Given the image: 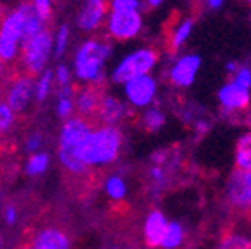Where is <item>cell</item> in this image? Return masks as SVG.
<instances>
[{
    "label": "cell",
    "mask_w": 251,
    "mask_h": 249,
    "mask_svg": "<svg viewBox=\"0 0 251 249\" xmlns=\"http://www.w3.org/2000/svg\"><path fill=\"white\" fill-rule=\"evenodd\" d=\"M124 145V136L119 127L115 125H100L96 124L89 136L82 141L77 150V159L93 168H106L119 159Z\"/></svg>",
    "instance_id": "1"
},
{
    "label": "cell",
    "mask_w": 251,
    "mask_h": 249,
    "mask_svg": "<svg viewBox=\"0 0 251 249\" xmlns=\"http://www.w3.org/2000/svg\"><path fill=\"white\" fill-rule=\"evenodd\" d=\"M112 54V44L105 39H89L78 46L74 56V74L84 86L103 87L105 66Z\"/></svg>",
    "instance_id": "2"
},
{
    "label": "cell",
    "mask_w": 251,
    "mask_h": 249,
    "mask_svg": "<svg viewBox=\"0 0 251 249\" xmlns=\"http://www.w3.org/2000/svg\"><path fill=\"white\" fill-rule=\"evenodd\" d=\"M52 42H54V37H52L49 28L25 40L21 44L20 59H18L21 72L30 75V77L42 74L52 56Z\"/></svg>",
    "instance_id": "3"
},
{
    "label": "cell",
    "mask_w": 251,
    "mask_h": 249,
    "mask_svg": "<svg viewBox=\"0 0 251 249\" xmlns=\"http://www.w3.org/2000/svg\"><path fill=\"white\" fill-rule=\"evenodd\" d=\"M25 39L23 12L20 5L5 12L0 21V61L12 66L20 59L21 44Z\"/></svg>",
    "instance_id": "4"
},
{
    "label": "cell",
    "mask_w": 251,
    "mask_h": 249,
    "mask_svg": "<svg viewBox=\"0 0 251 249\" xmlns=\"http://www.w3.org/2000/svg\"><path fill=\"white\" fill-rule=\"evenodd\" d=\"M227 206L235 222L251 220V171L235 169L227 181Z\"/></svg>",
    "instance_id": "5"
},
{
    "label": "cell",
    "mask_w": 251,
    "mask_h": 249,
    "mask_svg": "<svg viewBox=\"0 0 251 249\" xmlns=\"http://www.w3.org/2000/svg\"><path fill=\"white\" fill-rule=\"evenodd\" d=\"M33 91H35V80L30 75L11 74L2 84V100L11 106L12 112L18 113L26 112L28 105L33 101Z\"/></svg>",
    "instance_id": "6"
},
{
    "label": "cell",
    "mask_w": 251,
    "mask_h": 249,
    "mask_svg": "<svg viewBox=\"0 0 251 249\" xmlns=\"http://www.w3.org/2000/svg\"><path fill=\"white\" fill-rule=\"evenodd\" d=\"M159 61V52L153 47H145V49H138V51L131 52L129 56H126L117 68L112 74V80L117 84H126L127 80L140 75H147L153 66Z\"/></svg>",
    "instance_id": "7"
},
{
    "label": "cell",
    "mask_w": 251,
    "mask_h": 249,
    "mask_svg": "<svg viewBox=\"0 0 251 249\" xmlns=\"http://www.w3.org/2000/svg\"><path fill=\"white\" fill-rule=\"evenodd\" d=\"M141 14L138 11H110L106 30L114 40H129L141 31Z\"/></svg>",
    "instance_id": "8"
},
{
    "label": "cell",
    "mask_w": 251,
    "mask_h": 249,
    "mask_svg": "<svg viewBox=\"0 0 251 249\" xmlns=\"http://www.w3.org/2000/svg\"><path fill=\"white\" fill-rule=\"evenodd\" d=\"M28 246L30 249H72V237L65 226L49 223L33 230Z\"/></svg>",
    "instance_id": "9"
},
{
    "label": "cell",
    "mask_w": 251,
    "mask_h": 249,
    "mask_svg": "<svg viewBox=\"0 0 251 249\" xmlns=\"http://www.w3.org/2000/svg\"><path fill=\"white\" fill-rule=\"evenodd\" d=\"M103 89L96 86H82V87H75L74 93V106L75 113L78 117L86 119L96 124V115H98L100 103H101L103 98Z\"/></svg>",
    "instance_id": "10"
},
{
    "label": "cell",
    "mask_w": 251,
    "mask_h": 249,
    "mask_svg": "<svg viewBox=\"0 0 251 249\" xmlns=\"http://www.w3.org/2000/svg\"><path fill=\"white\" fill-rule=\"evenodd\" d=\"M157 84L149 74L134 77L126 82V96L134 106H147L153 101Z\"/></svg>",
    "instance_id": "11"
},
{
    "label": "cell",
    "mask_w": 251,
    "mask_h": 249,
    "mask_svg": "<svg viewBox=\"0 0 251 249\" xmlns=\"http://www.w3.org/2000/svg\"><path fill=\"white\" fill-rule=\"evenodd\" d=\"M192 30V20H181L180 12H173L164 26V46L166 51L175 54L185 42Z\"/></svg>",
    "instance_id": "12"
},
{
    "label": "cell",
    "mask_w": 251,
    "mask_h": 249,
    "mask_svg": "<svg viewBox=\"0 0 251 249\" xmlns=\"http://www.w3.org/2000/svg\"><path fill=\"white\" fill-rule=\"evenodd\" d=\"M108 12L106 0H84V5L77 16V26L84 31H93L105 21Z\"/></svg>",
    "instance_id": "13"
},
{
    "label": "cell",
    "mask_w": 251,
    "mask_h": 249,
    "mask_svg": "<svg viewBox=\"0 0 251 249\" xmlns=\"http://www.w3.org/2000/svg\"><path fill=\"white\" fill-rule=\"evenodd\" d=\"M127 115H129V110L126 108V105L121 100L110 96V94H103L98 115H96V124L115 125L117 127V124H121Z\"/></svg>",
    "instance_id": "14"
},
{
    "label": "cell",
    "mask_w": 251,
    "mask_h": 249,
    "mask_svg": "<svg viewBox=\"0 0 251 249\" xmlns=\"http://www.w3.org/2000/svg\"><path fill=\"white\" fill-rule=\"evenodd\" d=\"M168 230V222H166L164 214L159 209H153L149 213L145 218V225H143V239H145V246L149 249L161 248V242L166 235Z\"/></svg>",
    "instance_id": "15"
},
{
    "label": "cell",
    "mask_w": 251,
    "mask_h": 249,
    "mask_svg": "<svg viewBox=\"0 0 251 249\" xmlns=\"http://www.w3.org/2000/svg\"><path fill=\"white\" fill-rule=\"evenodd\" d=\"M199 63L201 59L197 56H185V58H181L176 65L173 66L171 75H169L171 82L175 86H190L194 77H196L197 68H199Z\"/></svg>",
    "instance_id": "16"
},
{
    "label": "cell",
    "mask_w": 251,
    "mask_h": 249,
    "mask_svg": "<svg viewBox=\"0 0 251 249\" xmlns=\"http://www.w3.org/2000/svg\"><path fill=\"white\" fill-rule=\"evenodd\" d=\"M220 101L227 110H246L250 106V93L232 82L220 91Z\"/></svg>",
    "instance_id": "17"
},
{
    "label": "cell",
    "mask_w": 251,
    "mask_h": 249,
    "mask_svg": "<svg viewBox=\"0 0 251 249\" xmlns=\"http://www.w3.org/2000/svg\"><path fill=\"white\" fill-rule=\"evenodd\" d=\"M218 249H251V239L237 230L235 222H228L222 232Z\"/></svg>",
    "instance_id": "18"
},
{
    "label": "cell",
    "mask_w": 251,
    "mask_h": 249,
    "mask_svg": "<svg viewBox=\"0 0 251 249\" xmlns=\"http://www.w3.org/2000/svg\"><path fill=\"white\" fill-rule=\"evenodd\" d=\"M74 93L75 86L59 87L58 89V100H56V115L61 121H68L75 115L74 106Z\"/></svg>",
    "instance_id": "19"
},
{
    "label": "cell",
    "mask_w": 251,
    "mask_h": 249,
    "mask_svg": "<svg viewBox=\"0 0 251 249\" xmlns=\"http://www.w3.org/2000/svg\"><path fill=\"white\" fill-rule=\"evenodd\" d=\"M185 230L180 223H168V230L161 242V249H185Z\"/></svg>",
    "instance_id": "20"
},
{
    "label": "cell",
    "mask_w": 251,
    "mask_h": 249,
    "mask_svg": "<svg viewBox=\"0 0 251 249\" xmlns=\"http://www.w3.org/2000/svg\"><path fill=\"white\" fill-rule=\"evenodd\" d=\"M49 164H51V157L47 152L40 150V152L30 153L26 159V164H25V173L28 176H40L47 171Z\"/></svg>",
    "instance_id": "21"
},
{
    "label": "cell",
    "mask_w": 251,
    "mask_h": 249,
    "mask_svg": "<svg viewBox=\"0 0 251 249\" xmlns=\"http://www.w3.org/2000/svg\"><path fill=\"white\" fill-rule=\"evenodd\" d=\"M52 87H54V75L51 70H44L35 80V91H33V100L37 103H44L51 96Z\"/></svg>",
    "instance_id": "22"
},
{
    "label": "cell",
    "mask_w": 251,
    "mask_h": 249,
    "mask_svg": "<svg viewBox=\"0 0 251 249\" xmlns=\"http://www.w3.org/2000/svg\"><path fill=\"white\" fill-rule=\"evenodd\" d=\"M235 164H237V169L251 171V132L244 134L239 140V143H237Z\"/></svg>",
    "instance_id": "23"
},
{
    "label": "cell",
    "mask_w": 251,
    "mask_h": 249,
    "mask_svg": "<svg viewBox=\"0 0 251 249\" xmlns=\"http://www.w3.org/2000/svg\"><path fill=\"white\" fill-rule=\"evenodd\" d=\"M16 115L14 112L11 110V106L0 98V138L7 136L9 132L14 129L16 125Z\"/></svg>",
    "instance_id": "24"
},
{
    "label": "cell",
    "mask_w": 251,
    "mask_h": 249,
    "mask_svg": "<svg viewBox=\"0 0 251 249\" xmlns=\"http://www.w3.org/2000/svg\"><path fill=\"white\" fill-rule=\"evenodd\" d=\"M105 190L106 194H108V197L112 199V200H115V202H119V200H122V199L126 197V183L124 179L121 178V176L117 174H112L106 178L105 181Z\"/></svg>",
    "instance_id": "25"
},
{
    "label": "cell",
    "mask_w": 251,
    "mask_h": 249,
    "mask_svg": "<svg viewBox=\"0 0 251 249\" xmlns=\"http://www.w3.org/2000/svg\"><path fill=\"white\" fill-rule=\"evenodd\" d=\"M68 42H70V28H68V25H61L59 30L56 31L54 42H52V56H54L56 59L65 56Z\"/></svg>",
    "instance_id": "26"
},
{
    "label": "cell",
    "mask_w": 251,
    "mask_h": 249,
    "mask_svg": "<svg viewBox=\"0 0 251 249\" xmlns=\"http://www.w3.org/2000/svg\"><path fill=\"white\" fill-rule=\"evenodd\" d=\"M140 122H141V125L147 129V131L153 132V131H159V129L164 125L166 119H164V113H162L161 110L150 108V110H147L143 115H141Z\"/></svg>",
    "instance_id": "27"
},
{
    "label": "cell",
    "mask_w": 251,
    "mask_h": 249,
    "mask_svg": "<svg viewBox=\"0 0 251 249\" xmlns=\"http://www.w3.org/2000/svg\"><path fill=\"white\" fill-rule=\"evenodd\" d=\"M52 75H54V86H58V89L59 87L74 86L72 84V72L67 65H59L56 72H52Z\"/></svg>",
    "instance_id": "28"
},
{
    "label": "cell",
    "mask_w": 251,
    "mask_h": 249,
    "mask_svg": "<svg viewBox=\"0 0 251 249\" xmlns=\"http://www.w3.org/2000/svg\"><path fill=\"white\" fill-rule=\"evenodd\" d=\"M42 145H44V134L35 131V132H31V134H28L26 140H25V150H26L28 153L40 152V150H42Z\"/></svg>",
    "instance_id": "29"
},
{
    "label": "cell",
    "mask_w": 251,
    "mask_h": 249,
    "mask_svg": "<svg viewBox=\"0 0 251 249\" xmlns=\"http://www.w3.org/2000/svg\"><path fill=\"white\" fill-rule=\"evenodd\" d=\"M33 7L37 9L40 16H42L44 20L49 21L52 16V4H54V0H28Z\"/></svg>",
    "instance_id": "30"
},
{
    "label": "cell",
    "mask_w": 251,
    "mask_h": 249,
    "mask_svg": "<svg viewBox=\"0 0 251 249\" xmlns=\"http://www.w3.org/2000/svg\"><path fill=\"white\" fill-rule=\"evenodd\" d=\"M140 0H110L112 11H140Z\"/></svg>",
    "instance_id": "31"
},
{
    "label": "cell",
    "mask_w": 251,
    "mask_h": 249,
    "mask_svg": "<svg viewBox=\"0 0 251 249\" xmlns=\"http://www.w3.org/2000/svg\"><path fill=\"white\" fill-rule=\"evenodd\" d=\"M234 84L244 87V89H250L251 87V72L248 68H237V75L234 78Z\"/></svg>",
    "instance_id": "32"
},
{
    "label": "cell",
    "mask_w": 251,
    "mask_h": 249,
    "mask_svg": "<svg viewBox=\"0 0 251 249\" xmlns=\"http://www.w3.org/2000/svg\"><path fill=\"white\" fill-rule=\"evenodd\" d=\"M18 207L14 206V204H7L4 209V220L7 225H14L16 222H18Z\"/></svg>",
    "instance_id": "33"
},
{
    "label": "cell",
    "mask_w": 251,
    "mask_h": 249,
    "mask_svg": "<svg viewBox=\"0 0 251 249\" xmlns=\"http://www.w3.org/2000/svg\"><path fill=\"white\" fill-rule=\"evenodd\" d=\"M9 75H11V74H9V66L5 65V63L0 61V82L5 80V78H7Z\"/></svg>",
    "instance_id": "34"
},
{
    "label": "cell",
    "mask_w": 251,
    "mask_h": 249,
    "mask_svg": "<svg viewBox=\"0 0 251 249\" xmlns=\"http://www.w3.org/2000/svg\"><path fill=\"white\" fill-rule=\"evenodd\" d=\"M208 2H209V5H211V7H218V5L222 4L224 0H208Z\"/></svg>",
    "instance_id": "35"
},
{
    "label": "cell",
    "mask_w": 251,
    "mask_h": 249,
    "mask_svg": "<svg viewBox=\"0 0 251 249\" xmlns=\"http://www.w3.org/2000/svg\"><path fill=\"white\" fill-rule=\"evenodd\" d=\"M147 2H149V5H150V7H157V5L161 4L162 0H147Z\"/></svg>",
    "instance_id": "36"
},
{
    "label": "cell",
    "mask_w": 251,
    "mask_h": 249,
    "mask_svg": "<svg viewBox=\"0 0 251 249\" xmlns=\"http://www.w3.org/2000/svg\"><path fill=\"white\" fill-rule=\"evenodd\" d=\"M18 249H30V246H28V242H23Z\"/></svg>",
    "instance_id": "37"
},
{
    "label": "cell",
    "mask_w": 251,
    "mask_h": 249,
    "mask_svg": "<svg viewBox=\"0 0 251 249\" xmlns=\"http://www.w3.org/2000/svg\"><path fill=\"white\" fill-rule=\"evenodd\" d=\"M2 246H4V237L0 235V249H2Z\"/></svg>",
    "instance_id": "38"
},
{
    "label": "cell",
    "mask_w": 251,
    "mask_h": 249,
    "mask_svg": "<svg viewBox=\"0 0 251 249\" xmlns=\"http://www.w3.org/2000/svg\"><path fill=\"white\" fill-rule=\"evenodd\" d=\"M248 124L251 125V113H250V117H248Z\"/></svg>",
    "instance_id": "39"
},
{
    "label": "cell",
    "mask_w": 251,
    "mask_h": 249,
    "mask_svg": "<svg viewBox=\"0 0 251 249\" xmlns=\"http://www.w3.org/2000/svg\"><path fill=\"white\" fill-rule=\"evenodd\" d=\"M0 200H2V192H0Z\"/></svg>",
    "instance_id": "40"
},
{
    "label": "cell",
    "mask_w": 251,
    "mask_h": 249,
    "mask_svg": "<svg viewBox=\"0 0 251 249\" xmlns=\"http://www.w3.org/2000/svg\"><path fill=\"white\" fill-rule=\"evenodd\" d=\"M248 2H251V0H248Z\"/></svg>",
    "instance_id": "41"
},
{
    "label": "cell",
    "mask_w": 251,
    "mask_h": 249,
    "mask_svg": "<svg viewBox=\"0 0 251 249\" xmlns=\"http://www.w3.org/2000/svg\"><path fill=\"white\" fill-rule=\"evenodd\" d=\"M0 160H2V157H0Z\"/></svg>",
    "instance_id": "42"
},
{
    "label": "cell",
    "mask_w": 251,
    "mask_h": 249,
    "mask_svg": "<svg viewBox=\"0 0 251 249\" xmlns=\"http://www.w3.org/2000/svg\"><path fill=\"white\" fill-rule=\"evenodd\" d=\"M248 222H251V220H248Z\"/></svg>",
    "instance_id": "43"
}]
</instances>
